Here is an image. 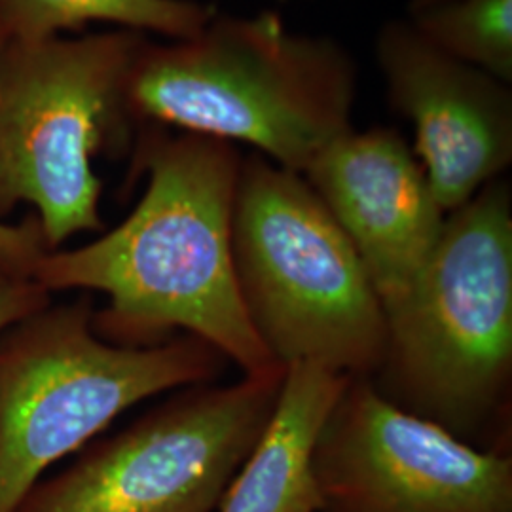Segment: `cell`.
Here are the masks:
<instances>
[{"label": "cell", "mask_w": 512, "mask_h": 512, "mask_svg": "<svg viewBox=\"0 0 512 512\" xmlns=\"http://www.w3.org/2000/svg\"><path fill=\"white\" fill-rule=\"evenodd\" d=\"M241 160L232 143L148 128L135 152L147 190L128 219L84 247L46 251L31 277L50 293L107 294L93 329L114 344L156 346L184 330L243 374L279 365L245 313L234 270Z\"/></svg>", "instance_id": "obj_1"}, {"label": "cell", "mask_w": 512, "mask_h": 512, "mask_svg": "<svg viewBox=\"0 0 512 512\" xmlns=\"http://www.w3.org/2000/svg\"><path fill=\"white\" fill-rule=\"evenodd\" d=\"M287 366L179 389L90 446L14 512H217L279 401Z\"/></svg>", "instance_id": "obj_7"}, {"label": "cell", "mask_w": 512, "mask_h": 512, "mask_svg": "<svg viewBox=\"0 0 512 512\" xmlns=\"http://www.w3.org/2000/svg\"><path fill=\"white\" fill-rule=\"evenodd\" d=\"M213 18V8L192 0H0V35L25 42L80 31L90 23L184 40L202 33Z\"/></svg>", "instance_id": "obj_12"}, {"label": "cell", "mask_w": 512, "mask_h": 512, "mask_svg": "<svg viewBox=\"0 0 512 512\" xmlns=\"http://www.w3.org/2000/svg\"><path fill=\"white\" fill-rule=\"evenodd\" d=\"M376 54L389 103L412 124L414 154L448 215L511 165V88L440 52L410 21L387 23Z\"/></svg>", "instance_id": "obj_9"}, {"label": "cell", "mask_w": 512, "mask_h": 512, "mask_svg": "<svg viewBox=\"0 0 512 512\" xmlns=\"http://www.w3.org/2000/svg\"><path fill=\"white\" fill-rule=\"evenodd\" d=\"M357 71L334 40L298 35L277 14L213 18L196 37L145 40L128 78L135 122L245 143L304 173L351 128Z\"/></svg>", "instance_id": "obj_2"}, {"label": "cell", "mask_w": 512, "mask_h": 512, "mask_svg": "<svg viewBox=\"0 0 512 512\" xmlns=\"http://www.w3.org/2000/svg\"><path fill=\"white\" fill-rule=\"evenodd\" d=\"M410 18L440 52L511 84L512 0H446Z\"/></svg>", "instance_id": "obj_13"}, {"label": "cell", "mask_w": 512, "mask_h": 512, "mask_svg": "<svg viewBox=\"0 0 512 512\" xmlns=\"http://www.w3.org/2000/svg\"><path fill=\"white\" fill-rule=\"evenodd\" d=\"M440 2H446V0H410L408 10H410V14H416V12H421V10H425V8L437 6Z\"/></svg>", "instance_id": "obj_16"}, {"label": "cell", "mask_w": 512, "mask_h": 512, "mask_svg": "<svg viewBox=\"0 0 512 512\" xmlns=\"http://www.w3.org/2000/svg\"><path fill=\"white\" fill-rule=\"evenodd\" d=\"M92 298L48 306L0 332V512H14L55 461L148 397L211 384L226 359L196 336L107 342Z\"/></svg>", "instance_id": "obj_5"}, {"label": "cell", "mask_w": 512, "mask_h": 512, "mask_svg": "<svg viewBox=\"0 0 512 512\" xmlns=\"http://www.w3.org/2000/svg\"><path fill=\"white\" fill-rule=\"evenodd\" d=\"M376 389L458 439L505 406L512 374V192L495 179L446 215L403 300L385 311Z\"/></svg>", "instance_id": "obj_3"}, {"label": "cell", "mask_w": 512, "mask_h": 512, "mask_svg": "<svg viewBox=\"0 0 512 512\" xmlns=\"http://www.w3.org/2000/svg\"><path fill=\"white\" fill-rule=\"evenodd\" d=\"M323 512H512V459L351 378L313 450Z\"/></svg>", "instance_id": "obj_8"}, {"label": "cell", "mask_w": 512, "mask_h": 512, "mask_svg": "<svg viewBox=\"0 0 512 512\" xmlns=\"http://www.w3.org/2000/svg\"><path fill=\"white\" fill-rule=\"evenodd\" d=\"M302 175L355 247L384 311L395 308L446 222L414 150L393 129H349Z\"/></svg>", "instance_id": "obj_10"}, {"label": "cell", "mask_w": 512, "mask_h": 512, "mask_svg": "<svg viewBox=\"0 0 512 512\" xmlns=\"http://www.w3.org/2000/svg\"><path fill=\"white\" fill-rule=\"evenodd\" d=\"M50 306V291L31 277L8 274L0 268V332Z\"/></svg>", "instance_id": "obj_15"}, {"label": "cell", "mask_w": 512, "mask_h": 512, "mask_svg": "<svg viewBox=\"0 0 512 512\" xmlns=\"http://www.w3.org/2000/svg\"><path fill=\"white\" fill-rule=\"evenodd\" d=\"M349 380L310 363L287 366L274 414L217 512H323L313 450Z\"/></svg>", "instance_id": "obj_11"}, {"label": "cell", "mask_w": 512, "mask_h": 512, "mask_svg": "<svg viewBox=\"0 0 512 512\" xmlns=\"http://www.w3.org/2000/svg\"><path fill=\"white\" fill-rule=\"evenodd\" d=\"M232 256L245 313L275 363L376 374L387 342L384 306L304 175L260 154L241 160Z\"/></svg>", "instance_id": "obj_4"}, {"label": "cell", "mask_w": 512, "mask_h": 512, "mask_svg": "<svg viewBox=\"0 0 512 512\" xmlns=\"http://www.w3.org/2000/svg\"><path fill=\"white\" fill-rule=\"evenodd\" d=\"M46 251L50 249L46 245L40 220L35 213L27 215L18 224H8L0 220V268L4 272L31 277L38 258Z\"/></svg>", "instance_id": "obj_14"}, {"label": "cell", "mask_w": 512, "mask_h": 512, "mask_svg": "<svg viewBox=\"0 0 512 512\" xmlns=\"http://www.w3.org/2000/svg\"><path fill=\"white\" fill-rule=\"evenodd\" d=\"M145 40L126 29L0 40V220L33 205L50 251L103 230L93 158L128 147V78Z\"/></svg>", "instance_id": "obj_6"}]
</instances>
